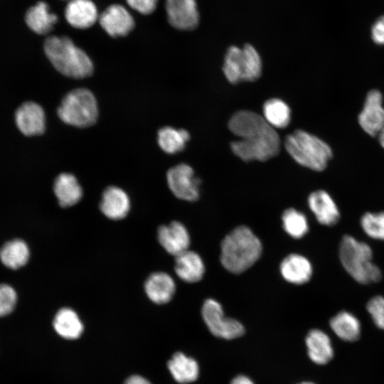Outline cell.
<instances>
[{"label": "cell", "instance_id": "11", "mask_svg": "<svg viewBox=\"0 0 384 384\" xmlns=\"http://www.w3.org/2000/svg\"><path fill=\"white\" fill-rule=\"evenodd\" d=\"M358 119L361 128L371 137L378 135L384 128V107L380 91L372 90L367 94Z\"/></svg>", "mask_w": 384, "mask_h": 384}, {"label": "cell", "instance_id": "5", "mask_svg": "<svg viewBox=\"0 0 384 384\" xmlns=\"http://www.w3.org/2000/svg\"><path fill=\"white\" fill-rule=\"evenodd\" d=\"M284 147L299 164L316 171L325 169L332 157V150L325 142L301 129L287 136Z\"/></svg>", "mask_w": 384, "mask_h": 384}, {"label": "cell", "instance_id": "22", "mask_svg": "<svg viewBox=\"0 0 384 384\" xmlns=\"http://www.w3.org/2000/svg\"><path fill=\"white\" fill-rule=\"evenodd\" d=\"M53 325L60 336L69 340L78 338L84 329L83 324L77 312L69 307L61 308L57 311Z\"/></svg>", "mask_w": 384, "mask_h": 384}, {"label": "cell", "instance_id": "25", "mask_svg": "<svg viewBox=\"0 0 384 384\" xmlns=\"http://www.w3.org/2000/svg\"><path fill=\"white\" fill-rule=\"evenodd\" d=\"M25 19L26 24L33 31L43 35L52 30L58 22V17L50 11L46 2L39 1L28 9Z\"/></svg>", "mask_w": 384, "mask_h": 384}, {"label": "cell", "instance_id": "21", "mask_svg": "<svg viewBox=\"0 0 384 384\" xmlns=\"http://www.w3.org/2000/svg\"><path fill=\"white\" fill-rule=\"evenodd\" d=\"M53 191L59 205L68 208L77 204L82 197V188L72 174L62 173L55 179Z\"/></svg>", "mask_w": 384, "mask_h": 384}, {"label": "cell", "instance_id": "35", "mask_svg": "<svg viewBox=\"0 0 384 384\" xmlns=\"http://www.w3.org/2000/svg\"><path fill=\"white\" fill-rule=\"evenodd\" d=\"M372 39L378 45H384V16L379 18L371 29Z\"/></svg>", "mask_w": 384, "mask_h": 384}, {"label": "cell", "instance_id": "3", "mask_svg": "<svg viewBox=\"0 0 384 384\" xmlns=\"http://www.w3.org/2000/svg\"><path fill=\"white\" fill-rule=\"evenodd\" d=\"M43 48L48 60L63 75L75 79L92 75L93 64L91 59L68 36H49L46 39Z\"/></svg>", "mask_w": 384, "mask_h": 384}, {"label": "cell", "instance_id": "18", "mask_svg": "<svg viewBox=\"0 0 384 384\" xmlns=\"http://www.w3.org/2000/svg\"><path fill=\"white\" fill-rule=\"evenodd\" d=\"M148 298L156 304L168 303L174 297L176 284L173 278L164 272L151 274L144 283Z\"/></svg>", "mask_w": 384, "mask_h": 384}, {"label": "cell", "instance_id": "24", "mask_svg": "<svg viewBox=\"0 0 384 384\" xmlns=\"http://www.w3.org/2000/svg\"><path fill=\"white\" fill-rule=\"evenodd\" d=\"M306 345L309 357L316 364H326L333 358L334 351L330 338L321 330L310 331L306 337Z\"/></svg>", "mask_w": 384, "mask_h": 384}, {"label": "cell", "instance_id": "38", "mask_svg": "<svg viewBox=\"0 0 384 384\" xmlns=\"http://www.w3.org/2000/svg\"><path fill=\"white\" fill-rule=\"evenodd\" d=\"M378 136L380 145L384 148V128L381 130Z\"/></svg>", "mask_w": 384, "mask_h": 384}, {"label": "cell", "instance_id": "10", "mask_svg": "<svg viewBox=\"0 0 384 384\" xmlns=\"http://www.w3.org/2000/svg\"><path fill=\"white\" fill-rule=\"evenodd\" d=\"M165 9L169 24L180 31H192L200 22L196 0H166Z\"/></svg>", "mask_w": 384, "mask_h": 384}, {"label": "cell", "instance_id": "37", "mask_svg": "<svg viewBox=\"0 0 384 384\" xmlns=\"http://www.w3.org/2000/svg\"><path fill=\"white\" fill-rule=\"evenodd\" d=\"M230 384H254V383L248 377L240 375L234 378Z\"/></svg>", "mask_w": 384, "mask_h": 384}, {"label": "cell", "instance_id": "4", "mask_svg": "<svg viewBox=\"0 0 384 384\" xmlns=\"http://www.w3.org/2000/svg\"><path fill=\"white\" fill-rule=\"evenodd\" d=\"M339 258L346 271L356 282L366 284L382 278L380 268L373 262V251L366 242L344 235L339 245Z\"/></svg>", "mask_w": 384, "mask_h": 384}, {"label": "cell", "instance_id": "27", "mask_svg": "<svg viewBox=\"0 0 384 384\" xmlns=\"http://www.w3.org/2000/svg\"><path fill=\"white\" fill-rule=\"evenodd\" d=\"M330 326L334 332L346 341L357 340L361 334V324L351 313L341 311L330 321Z\"/></svg>", "mask_w": 384, "mask_h": 384}, {"label": "cell", "instance_id": "12", "mask_svg": "<svg viewBox=\"0 0 384 384\" xmlns=\"http://www.w3.org/2000/svg\"><path fill=\"white\" fill-rule=\"evenodd\" d=\"M98 21L103 30L112 37H122L131 32L135 26L133 16L121 4L107 6L100 15Z\"/></svg>", "mask_w": 384, "mask_h": 384}, {"label": "cell", "instance_id": "23", "mask_svg": "<svg viewBox=\"0 0 384 384\" xmlns=\"http://www.w3.org/2000/svg\"><path fill=\"white\" fill-rule=\"evenodd\" d=\"M167 366L172 377L178 383H190L198 377L199 367L196 361L181 352L175 353L168 361Z\"/></svg>", "mask_w": 384, "mask_h": 384}, {"label": "cell", "instance_id": "14", "mask_svg": "<svg viewBox=\"0 0 384 384\" xmlns=\"http://www.w3.org/2000/svg\"><path fill=\"white\" fill-rule=\"evenodd\" d=\"M15 120L18 129L24 135H38L45 130L44 110L36 102H27L22 104L16 112Z\"/></svg>", "mask_w": 384, "mask_h": 384}, {"label": "cell", "instance_id": "30", "mask_svg": "<svg viewBox=\"0 0 384 384\" xmlns=\"http://www.w3.org/2000/svg\"><path fill=\"white\" fill-rule=\"evenodd\" d=\"M282 220L284 230L294 238H301L309 231L306 217L294 208L287 209L282 214Z\"/></svg>", "mask_w": 384, "mask_h": 384}, {"label": "cell", "instance_id": "26", "mask_svg": "<svg viewBox=\"0 0 384 384\" xmlns=\"http://www.w3.org/2000/svg\"><path fill=\"white\" fill-rule=\"evenodd\" d=\"M30 257V250L22 240L6 242L0 249V260L6 267L16 270L24 266Z\"/></svg>", "mask_w": 384, "mask_h": 384}, {"label": "cell", "instance_id": "20", "mask_svg": "<svg viewBox=\"0 0 384 384\" xmlns=\"http://www.w3.org/2000/svg\"><path fill=\"white\" fill-rule=\"evenodd\" d=\"M175 272L184 282L193 283L200 281L205 272V266L201 256L188 250L176 256Z\"/></svg>", "mask_w": 384, "mask_h": 384}, {"label": "cell", "instance_id": "39", "mask_svg": "<svg viewBox=\"0 0 384 384\" xmlns=\"http://www.w3.org/2000/svg\"><path fill=\"white\" fill-rule=\"evenodd\" d=\"M299 384H314V383H311V382H303V383H299Z\"/></svg>", "mask_w": 384, "mask_h": 384}, {"label": "cell", "instance_id": "29", "mask_svg": "<svg viewBox=\"0 0 384 384\" xmlns=\"http://www.w3.org/2000/svg\"><path fill=\"white\" fill-rule=\"evenodd\" d=\"M265 119L274 128L284 129L291 119V110L282 100L272 98L267 100L263 105Z\"/></svg>", "mask_w": 384, "mask_h": 384}, {"label": "cell", "instance_id": "13", "mask_svg": "<svg viewBox=\"0 0 384 384\" xmlns=\"http://www.w3.org/2000/svg\"><path fill=\"white\" fill-rule=\"evenodd\" d=\"M157 239L162 247L175 257L189 250L191 239L186 228L178 221L161 225Z\"/></svg>", "mask_w": 384, "mask_h": 384}, {"label": "cell", "instance_id": "2", "mask_svg": "<svg viewBox=\"0 0 384 384\" xmlns=\"http://www.w3.org/2000/svg\"><path fill=\"white\" fill-rule=\"evenodd\" d=\"M220 262L229 272L240 274L260 258L262 245L260 239L247 226L233 229L221 242Z\"/></svg>", "mask_w": 384, "mask_h": 384}, {"label": "cell", "instance_id": "19", "mask_svg": "<svg viewBox=\"0 0 384 384\" xmlns=\"http://www.w3.org/2000/svg\"><path fill=\"white\" fill-rule=\"evenodd\" d=\"M279 270L286 281L295 284L307 282L312 274V266L309 260L303 255L294 253L284 258Z\"/></svg>", "mask_w": 384, "mask_h": 384}, {"label": "cell", "instance_id": "33", "mask_svg": "<svg viewBox=\"0 0 384 384\" xmlns=\"http://www.w3.org/2000/svg\"><path fill=\"white\" fill-rule=\"evenodd\" d=\"M367 310L375 324L384 330V297L378 295L371 298L367 304Z\"/></svg>", "mask_w": 384, "mask_h": 384}, {"label": "cell", "instance_id": "8", "mask_svg": "<svg viewBox=\"0 0 384 384\" xmlns=\"http://www.w3.org/2000/svg\"><path fill=\"white\" fill-rule=\"evenodd\" d=\"M202 316L210 333L216 337L233 339L245 333L242 324L224 316L222 306L213 299H206L202 307Z\"/></svg>", "mask_w": 384, "mask_h": 384}, {"label": "cell", "instance_id": "31", "mask_svg": "<svg viewBox=\"0 0 384 384\" xmlns=\"http://www.w3.org/2000/svg\"><path fill=\"white\" fill-rule=\"evenodd\" d=\"M361 225L370 238L384 240V211L366 213L361 218Z\"/></svg>", "mask_w": 384, "mask_h": 384}, {"label": "cell", "instance_id": "16", "mask_svg": "<svg viewBox=\"0 0 384 384\" xmlns=\"http://www.w3.org/2000/svg\"><path fill=\"white\" fill-rule=\"evenodd\" d=\"M97 8L92 0H70L65 9V18L73 28L86 29L98 21Z\"/></svg>", "mask_w": 384, "mask_h": 384}, {"label": "cell", "instance_id": "6", "mask_svg": "<svg viewBox=\"0 0 384 384\" xmlns=\"http://www.w3.org/2000/svg\"><path fill=\"white\" fill-rule=\"evenodd\" d=\"M59 118L65 123L77 127H87L94 124L98 117L95 97L85 88H77L69 92L58 109Z\"/></svg>", "mask_w": 384, "mask_h": 384}, {"label": "cell", "instance_id": "1", "mask_svg": "<svg viewBox=\"0 0 384 384\" xmlns=\"http://www.w3.org/2000/svg\"><path fill=\"white\" fill-rule=\"evenodd\" d=\"M228 128L240 140L231 142L233 152L245 161H267L278 154V134L263 117L249 110L235 112L228 122Z\"/></svg>", "mask_w": 384, "mask_h": 384}, {"label": "cell", "instance_id": "32", "mask_svg": "<svg viewBox=\"0 0 384 384\" xmlns=\"http://www.w3.org/2000/svg\"><path fill=\"white\" fill-rule=\"evenodd\" d=\"M17 302L15 289L9 284H0V316H5L11 313Z\"/></svg>", "mask_w": 384, "mask_h": 384}, {"label": "cell", "instance_id": "15", "mask_svg": "<svg viewBox=\"0 0 384 384\" xmlns=\"http://www.w3.org/2000/svg\"><path fill=\"white\" fill-rule=\"evenodd\" d=\"M102 214L111 220L124 218L130 209V200L127 193L115 186H108L102 193L100 203Z\"/></svg>", "mask_w": 384, "mask_h": 384}, {"label": "cell", "instance_id": "28", "mask_svg": "<svg viewBox=\"0 0 384 384\" xmlns=\"http://www.w3.org/2000/svg\"><path fill=\"white\" fill-rule=\"evenodd\" d=\"M189 139L190 134L184 129L165 127L158 132V144L167 154H173L183 151Z\"/></svg>", "mask_w": 384, "mask_h": 384}, {"label": "cell", "instance_id": "34", "mask_svg": "<svg viewBox=\"0 0 384 384\" xmlns=\"http://www.w3.org/2000/svg\"><path fill=\"white\" fill-rule=\"evenodd\" d=\"M126 2L129 7L139 14L149 15L155 11L158 0H126Z\"/></svg>", "mask_w": 384, "mask_h": 384}, {"label": "cell", "instance_id": "9", "mask_svg": "<svg viewBox=\"0 0 384 384\" xmlns=\"http://www.w3.org/2000/svg\"><path fill=\"white\" fill-rule=\"evenodd\" d=\"M166 179L169 188L176 198L187 201L198 199L201 180L195 177L189 165L180 164L171 168L167 171Z\"/></svg>", "mask_w": 384, "mask_h": 384}, {"label": "cell", "instance_id": "17", "mask_svg": "<svg viewBox=\"0 0 384 384\" xmlns=\"http://www.w3.org/2000/svg\"><path fill=\"white\" fill-rule=\"evenodd\" d=\"M308 204L320 224L332 226L339 220L338 206L326 191L318 190L312 192L308 198Z\"/></svg>", "mask_w": 384, "mask_h": 384}, {"label": "cell", "instance_id": "7", "mask_svg": "<svg viewBox=\"0 0 384 384\" xmlns=\"http://www.w3.org/2000/svg\"><path fill=\"white\" fill-rule=\"evenodd\" d=\"M223 71L232 84L255 81L262 73L260 55L251 44L246 43L242 48L231 46L225 53Z\"/></svg>", "mask_w": 384, "mask_h": 384}, {"label": "cell", "instance_id": "36", "mask_svg": "<svg viewBox=\"0 0 384 384\" xmlns=\"http://www.w3.org/2000/svg\"><path fill=\"white\" fill-rule=\"evenodd\" d=\"M123 384H151L146 378L139 375H132L128 377Z\"/></svg>", "mask_w": 384, "mask_h": 384}]
</instances>
